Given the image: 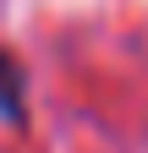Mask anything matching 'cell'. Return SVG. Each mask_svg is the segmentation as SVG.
Segmentation results:
<instances>
[{"mask_svg": "<svg viewBox=\"0 0 148 153\" xmlns=\"http://www.w3.org/2000/svg\"><path fill=\"white\" fill-rule=\"evenodd\" d=\"M0 120L6 126L28 120V71L11 49H0Z\"/></svg>", "mask_w": 148, "mask_h": 153, "instance_id": "6da1fadb", "label": "cell"}]
</instances>
